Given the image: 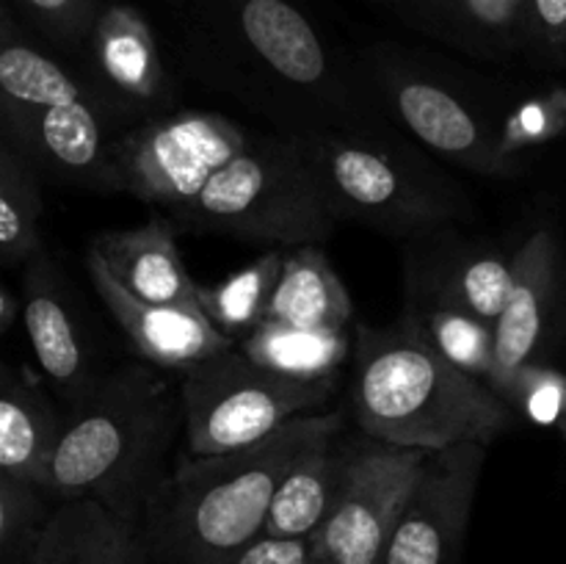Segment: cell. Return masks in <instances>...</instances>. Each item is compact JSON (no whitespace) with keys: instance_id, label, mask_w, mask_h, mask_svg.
I'll list each match as a JSON object with an SVG mask.
<instances>
[{"instance_id":"cell-1","label":"cell","mask_w":566,"mask_h":564,"mask_svg":"<svg viewBox=\"0 0 566 564\" xmlns=\"http://www.w3.org/2000/svg\"><path fill=\"white\" fill-rule=\"evenodd\" d=\"M180 59L280 133L407 142L363 61L343 55L296 0H191Z\"/></svg>"},{"instance_id":"cell-2","label":"cell","mask_w":566,"mask_h":564,"mask_svg":"<svg viewBox=\"0 0 566 564\" xmlns=\"http://www.w3.org/2000/svg\"><path fill=\"white\" fill-rule=\"evenodd\" d=\"M343 412L298 415L265 440L227 453H180L144 506L138 534L153 564H224L265 534L282 476Z\"/></svg>"},{"instance_id":"cell-3","label":"cell","mask_w":566,"mask_h":564,"mask_svg":"<svg viewBox=\"0 0 566 564\" xmlns=\"http://www.w3.org/2000/svg\"><path fill=\"white\" fill-rule=\"evenodd\" d=\"M186 429L180 385L153 363L103 370L81 404L66 409L64 431L48 470V492L94 498L130 525L169 468L177 431Z\"/></svg>"},{"instance_id":"cell-4","label":"cell","mask_w":566,"mask_h":564,"mask_svg":"<svg viewBox=\"0 0 566 564\" xmlns=\"http://www.w3.org/2000/svg\"><path fill=\"white\" fill-rule=\"evenodd\" d=\"M348 409L359 431L420 451L459 442L492 446L517 409L486 382L448 363L412 326L354 324Z\"/></svg>"},{"instance_id":"cell-5","label":"cell","mask_w":566,"mask_h":564,"mask_svg":"<svg viewBox=\"0 0 566 564\" xmlns=\"http://www.w3.org/2000/svg\"><path fill=\"white\" fill-rule=\"evenodd\" d=\"M119 130L83 86L11 11L0 14V138L33 160L44 180L105 194Z\"/></svg>"},{"instance_id":"cell-6","label":"cell","mask_w":566,"mask_h":564,"mask_svg":"<svg viewBox=\"0 0 566 564\" xmlns=\"http://www.w3.org/2000/svg\"><path fill=\"white\" fill-rule=\"evenodd\" d=\"M307 155L337 221L412 238L473 219V202L409 142L291 133Z\"/></svg>"},{"instance_id":"cell-7","label":"cell","mask_w":566,"mask_h":564,"mask_svg":"<svg viewBox=\"0 0 566 564\" xmlns=\"http://www.w3.org/2000/svg\"><path fill=\"white\" fill-rule=\"evenodd\" d=\"M166 216L182 232H219L271 249L321 247L337 227L307 155L280 130H252L186 208Z\"/></svg>"},{"instance_id":"cell-8","label":"cell","mask_w":566,"mask_h":564,"mask_svg":"<svg viewBox=\"0 0 566 564\" xmlns=\"http://www.w3.org/2000/svg\"><path fill=\"white\" fill-rule=\"evenodd\" d=\"M177 374L186 412V451L197 457L254 446L298 415L324 407L337 387V376L307 382L276 374L247 357L241 346Z\"/></svg>"},{"instance_id":"cell-9","label":"cell","mask_w":566,"mask_h":564,"mask_svg":"<svg viewBox=\"0 0 566 564\" xmlns=\"http://www.w3.org/2000/svg\"><path fill=\"white\" fill-rule=\"evenodd\" d=\"M252 138V127L210 111H169L127 127L114 138L105 169V194L175 213Z\"/></svg>"},{"instance_id":"cell-10","label":"cell","mask_w":566,"mask_h":564,"mask_svg":"<svg viewBox=\"0 0 566 564\" xmlns=\"http://www.w3.org/2000/svg\"><path fill=\"white\" fill-rule=\"evenodd\" d=\"M392 119L420 144L481 177H517L520 160L506 153L503 122L464 97L462 86L420 64L401 48H370L363 59Z\"/></svg>"},{"instance_id":"cell-11","label":"cell","mask_w":566,"mask_h":564,"mask_svg":"<svg viewBox=\"0 0 566 564\" xmlns=\"http://www.w3.org/2000/svg\"><path fill=\"white\" fill-rule=\"evenodd\" d=\"M429 453L376 440L357 429V437L348 440L337 501L315 534L318 556L332 564H381Z\"/></svg>"},{"instance_id":"cell-12","label":"cell","mask_w":566,"mask_h":564,"mask_svg":"<svg viewBox=\"0 0 566 564\" xmlns=\"http://www.w3.org/2000/svg\"><path fill=\"white\" fill-rule=\"evenodd\" d=\"M77 55L75 70L83 86L119 133L175 111V83L158 36L136 6L105 0Z\"/></svg>"},{"instance_id":"cell-13","label":"cell","mask_w":566,"mask_h":564,"mask_svg":"<svg viewBox=\"0 0 566 564\" xmlns=\"http://www.w3.org/2000/svg\"><path fill=\"white\" fill-rule=\"evenodd\" d=\"M486 448L484 442H459L429 453L381 564H459Z\"/></svg>"},{"instance_id":"cell-14","label":"cell","mask_w":566,"mask_h":564,"mask_svg":"<svg viewBox=\"0 0 566 564\" xmlns=\"http://www.w3.org/2000/svg\"><path fill=\"white\" fill-rule=\"evenodd\" d=\"M514 282V252L470 243L451 227L407 241L403 299H431L497 324Z\"/></svg>"},{"instance_id":"cell-15","label":"cell","mask_w":566,"mask_h":564,"mask_svg":"<svg viewBox=\"0 0 566 564\" xmlns=\"http://www.w3.org/2000/svg\"><path fill=\"white\" fill-rule=\"evenodd\" d=\"M22 321L28 341L39 359L42 374L53 382L66 409L83 401L103 370L94 365L88 341L64 276L50 254L48 243L22 265Z\"/></svg>"},{"instance_id":"cell-16","label":"cell","mask_w":566,"mask_h":564,"mask_svg":"<svg viewBox=\"0 0 566 564\" xmlns=\"http://www.w3.org/2000/svg\"><path fill=\"white\" fill-rule=\"evenodd\" d=\"M562 296V249L553 230L539 227L514 249V282L495 324V379L492 390L506 393L514 376L542 365Z\"/></svg>"},{"instance_id":"cell-17","label":"cell","mask_w":566,"mask_h":564,"mask_svg":"<svg viewBox=\"0 0 566 564\" xmlns=\"http://www.w3.org/2000/svg\"><path fill=\"white\" fill-rule=\"evenodd\" d=\"M86 274L92 280L94 291L99 293L108 313L114 315L119 330L125 332L133 352L158 368L182 370L193 363L213 357V354L235 348L238 343L216 330L213 321L199 307H180V304H155L147 299H138L127 291L99 252L88 247L86 252Z\"/></svg>"},{"instance_id":"cell-18","label":"cell","mask_w":566,"mask_h":564,"mask_svg":"<svg viewBox=\"0 0 566 564\" xmlns=\"http://www.w3.org/2000/svg\"><path fill=\"white\" fill-rule=\"evenodd\" d=\"M177 224L166 213H153L142 227L99 232L92 241L111 274L138 299L155 304L199 307V282L191 280L177 247Z\"/></svg>"},{"instance_id":"cell-19","label":"cell","mask_w":566,"mask_h":564,"mask_svg":"<svg viewBox=\"0 0 566 564\" xmlns=\"http://www.w3.org/2000/svg\"><path fill=\"white\" fill-rule=\"evenodd\" d=\"M64 420L39 376L6 363L0 368V473L48 484Z\"/></svg>"},{"instance_id":"cell-20","label":"cell","mask_w":566,"mask_h":564,"mask_svg":"<svg viewBox=\"0 0 566 564\" xmlns=\"http://www.w3.org/2000/svg\"><path fill=\"white\" fill-rule=\"evenodd\" d=\"M346 420L321 431L298 451L271 501L265 534L315 536L324 529L340 492L348 459Z\"/></svg>"},{"instance_id":"cell-21","label":"cell","mask_w":566,"mask_h":564,"mask_svg":"<svg viewBox=\"0 0 566 564\" xmlns=\"http://www.w3.org/2000/svg\"><path fill=\"white\" fill-rule=\"evenodd\" d=\"M28 564H153L136 525L94 498H61Z\"/></svg>"},{"instance_id":"cell-22","label":"cell","mask_w":566,"mask_h":564,"mask_svg":"<svg viewBox=\"0 0 566 564\" xmlns=\"http://www.w3.org/2000/svg\"><path fill=\"white\" fill-rule=\"evenodd\" d=\"M354 315V299L318 243L285 249L280 282L271 299V321L304 330L348 332Z\"/></svg>"},{"instance_id":"cell-23","label":"cell","mask_w":566,"mask_h":564,"mask_svg":"<svg viewBox=\"0 0 566 564\" xmlns=\"http://www.w3.org/2000/svg\"><path fill=\"white\" fill-rule=\"evenodd\" d=\"M238 346L247 357L276 374L315 382L340 374V365L352 357L354 332L304 330V326L265 318Z\"/></svg>"},{"instance_id":"cell-24","label":"cell","mask_w":566,"mask_h":564,"mask_svg":"<svg viewBox=\"0 0 566 564\" xmlns=\"http://www.w3.org/2000/svg\"><path fill=\"white\" fill-rule=\"evenodd\" d=\"M401 321L412 326L448 363L492 387L495 379V324L431 299H403Z\"/></svg>"},{"instance_id":"cell-25","label":"cell","mask_w":566,"mask_h":564,"mask_svg":"<svg viewBox=\"0 0 566 564\" xmlns=\"http://www.w3.org/2000/svg\"><path fill=\"white\" fill-rule=\"evenodd\" d=\"M42 171L22 149L0 138V263L22 269L44 247L39 221L44 216Z\"/></svg>"},{"instance_id":"cell-26","label":"cell","mask_w":566,"mask_h":564,"mask_svg":"<svg viewBox=\"0 0 566 564\" xmlns=\"http://www.w3.org/2000/svg\"><path fill=\"white\" fill-rule=\"evenodd\" d=\"M531 0H446L442 42L479 59L528 50Z\"/></svg>"},{"instance_id":"cell-27","label":"cell","mask_w":566,"mask_h":564,"mask_svg":"<svg viewBox=\"0 0 566 564\" xmlns=\"http://www.w3.org/2000/svg\"><path fill=\"white\" fill-rule=\"evenodd\" d=\"M285 249H269L247 269L235 271L219 285H199V310L235 343L247 341L269 318L274 288L280 282Z\"/></svg>"},{"instance_id":"cell-28","label":"cell","mask_w":566,"mask_h":564,"mask_svg":"<svg viewBox=\"0 0 566 564\" xmlns=\"http://www.w3.org/2000/svg\"><path fill=\"white\" fill-rule=\"evenodd\" d=\"M55 503L44 487L0 473V564H28Z\"/></svg>"},{"instance_id":"cell-29","label":"cell","mask_w":566,"mask_h":564,"mask_svg":"<svg viewBox=\"0 0 566 564\" xmlns=\"http://www.w3.org/2000/svg\"><path fill=\"white\" fill-rule=\"evenodd\" d=\"M103 6L105 0H3L28 31L72 55L83 50Z\"/></svg>"},{"instance_id":"cell-30","label":"cell","mask_w":566,"mask_h":564,"mask_svg":"<svg viewBox=\"0 0 566 564\" xmlns=\"http://www.w3.org/2000/svg\"><path fill=\"white\" fill-rule=\"evenodd\" d=\"M517 415H528L542 426H558L566 418V382L545 365H528L503 393Z\"/></svg>"},{"instance_id":"cell-31","label":"cell","mask_w":566,"mask_h":564,"mask_svg":"<svg viewBox=\"0 0 566 564\" xmlns=\"http://www.w3.org/2000/svg\"><path fill=\"white\" fill-rule=\"evenodd\" d=\"M501 127L506 153L520 160V149L556 136L558 127H562V116H558V105L551 97H536L531 103H523L514 111H509Z\"/></svg>"},{"instance_id":"cell-32","label":"cell","mask_w":566,"mask_h":564,"mask_svg":"<svg viewBox=\"0 0 566 564\" xmlns=\"http://www.w3.org/2000/svg\"><path fill=\"white\" fill-rule=\"evenodd\" d=\"M525 55L547 66H566V0H531Z\"/></svg>"},{"instance_id":"cell-33","label":"cell","mask_w":566,"mask_h":564,"mask_svg":"<svg viewBox=\"0 0 566 564\" xmlns=\"http://www.w3.org/2000/svg\"><path fill=\"white\" fill-rule=\"evenodd\" d=\"M318 556L315 536H271L260 534L224 564H310Z\"/></svg>"},{"instance_id":"cell-34","label":"cell","mask_w":566,"mask_h":564,"mask_svg":"<svg viewBox=\"0 0 566 564\" xmlns=\"http://www.w3.org/2000/svg\"><path fill=\"white\" fill-rule=\"evenodd\" d=\"M398 11V17L429 36L442 39L446 31V0H385Z\"/></svg>"},{"instance_id":"cell-35","label":"cell","mask_w":566,"mask_h":564,"mask_svg":"<svg viewBox=\"0 0 566 564\" xmlns=\"http://www.w3.org/2000/svg\"><path fill=\"white\" fill-rule=\"evenodd\" d=\"M22 310H25L22 296H17V293L11 291L9 282H3V285H0V335H9L11 326H14L17 318L22 315Z\"/></svg>"},{"instance_id":"cell-36","label":"cell","mask_w":566,"mask_h":564,"mask_svg":"<svg viewBox=\"0 0 566 564\" xmlns=\"http://www.w3.org/2000/svg\"><path fill=\"white\" fill-rule=\"evenodd\" d=\"M310 564H332V562H326V558H321V556H315V562H310Z\"/></svg>"}]
</instances>
